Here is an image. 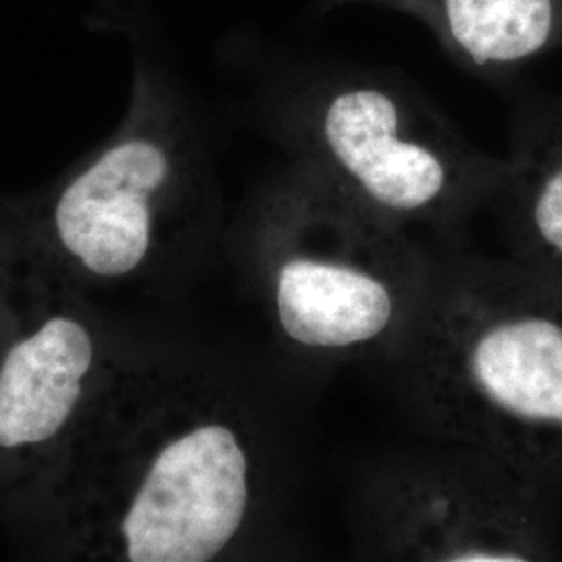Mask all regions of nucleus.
<instances>
[{
    "mask_svg": "<svg viewBox=\"0 0 562 562\" xmlns=\"http://www.w3.org/2000/svg\"><path fill=\"white\" fill-rule=\"evenodd\" d=\"M90 450L71 521L94 557L220 561L269 513L273 475L257 425L196 371L146 369L121 385L120 427L104 423Z\"/></svg>",
    "mask_w": 562,
    "mask_h": 562,
    "instance_id": "1",
    "label": "nucleus"
},
{
    "mask_svg": "<svg viewBox=\"0 0 562 562\" xmlns=\"http://www.w3.org/2000/svg\"><path fill=\"white\" fill-rule=\"evenodd\" d=\"M431 442L562 475V290L519 262L436 250L413 327L387 362Z\"/></svg>",
    "mask_w": 562,
    "mask_h": 562,
    "instance_id": "2",
    "label": "nucleus"
},
{
    "mask_svg": "<svg viewBox=\"0 0 562 562\" xmlns=\"http://www.w3.org/2000/svg\"><path fill=\"white\" fill-rule=\"evenodd\" d=\"M261 120L292 165L436 250L467 248L506 159L487 155L417 83L344 60H296L261 88Z\"/></svg>",
    "mask_w": 562,
    "mask_h": 562,
    "instance_id": "3",
    "label": "nucleus"
},
{
    "mask_svg": "<svg viewBox=\"0 0 562 562\" xmlns=\"http://www.w3.org/2000/svg\"><path fill=\"white\" fill-rule=\"evenodd\" d=\"M248 255L283 350L313 364L394 359L422 308L436 248L288 162L250 209Z\"/></svg>",
    "mask_w": 562,
    "mask_h": 562,
    "instance_id": "4",
    "label": "nucleus"
},
{
    "mask_svg": "<svg viewBox=\"0 0 562 562\" xmlns=\"http://www.w3.org/2000/svg\"><path fill=\"white\" fill-rule=\"evenodd\" d=\"M201 125L157 53L134 42L120 130L67 171L42 204V229L74 269L127 280L204 227L211 165Z\"/></svg>",
    "mask_w": 562,
    "mask_h": 562,
    "instance_id": "5",
    "label": "nucleus"
},
{
    "mask_svg": "<svg viewBox=\"0 0 562 562\" xmlns=\"http://www.w3.org/2000/svg\"><path fill=\"white\" fill-rule=\"evenodd\" d=\"M546 483L461 443L402 450L355 485V552L375 561H542L552 554Z\"/></svg>",
    "mask_w": 562,
    "mask_h": 562,
    "instance_id": "6",
    "label": "nucleus"
},
{
    "mask_svg": "<svg viewBox=\"0 0 562 562\" xmlns=\"http://www.w3.org/2000/svg\"><path fill=\"white\" fill-rule=\"evenodd\" d=\"M104 350L94 325L71 306H46L0 344V462L36 467L99 404Z\"/></svg>",
    "mask_w": 562,
    "mask_h": 562,
    "instance_id": "7",
    "label": "nucleus"
},
{
    "mask_svg": "<svg viewBox=\"0 0 562 562\" xmlns=\"http://www.w3.org/2000/svg\"><path fill=\"white\" fill-rule=\"evenodd\" d=\"M346 4L396 11L423 23L462 71L504 83L562 50V0H317V13Z\"/></svg>",
    "mask_w": 562,
    "mask_h": 562,
    "instance_id": "8",
    "label": "nucleus"
},
{
    "mask_svg": "<svg viewBox=\"0 0 562 562\" xmlns=\"http://www.w3.org/2000/svg\"><path fill=\"white\" fill-rule=\"evenodd\" d=\"M492 206L503 215L513 261L562 290V97L517 104L506 176Z\"/></svg>",
    "mask_w": 562,
    "mask_h": 562,
    "instance_id": "9",
    "label": "nucleus"
}]
</instances>
